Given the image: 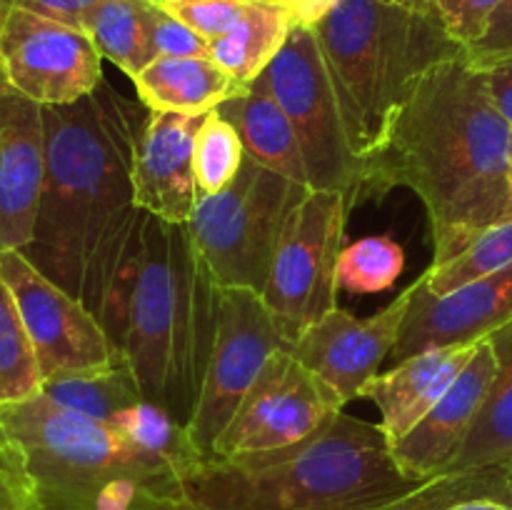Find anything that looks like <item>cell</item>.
<instances>
[{
    "label": "cell",
    "instance_id": "obj_1",
    "mask_svg": "<svg viewBox=\"0 0 512 510\" xmlns=\"http://www.w3.org/2000/svg\"><path fill=\"white\" fill-rule=\"evenodd\" d=\"M140 105L103 78L78 103L43 108L45 183L33 240L20 250L98 318L118 353L148 215L135 203L133 183L135 148L148 118Z\"/></svg>",
    "mask_w": 512,
    "mask_h": 510
},
{
    "label": "cell",
    "instance_id": "obj_2",
    "mask_svg": "<svg viewBox=\"0 0 512 510\" xmlns=\"http://www.w3.org/2000/svg\"><path fill=\"white\" fill-rule=\"evenodd\" d=\"M410 188L428 210L433 263L468 248L508 215L512 130L488 93L485 70L468 58L435 65L365 168L358 200Z\"/></svg>",
    "mask_w": 512,
    "mask_h": 510
},
{
    "label": "cell",
    "instance_id": "obj_3",
    "mask_svg": "<svg viewBox=\"0 0 512 510\" xmlns=\"http://www.w3.org/2000/svg\"><path fill=\"white\" fill-rule=\"evenodd\" d=\"M415 485L383 425L338 413L290 448L203 460L185 493L205 510H370Z\"/></svg>",
    "mask_w": 512,
    "mask_h": 510
},
{
    "label": "cell",
    "instance_id": "obj_4",
    "mask_svg": "<svg viewBox=\"0 0 512 510\" xmlns=\"http://www.w3.org/2000/svg\"><path fill=\"white\" fill-rule=\"evenodd\" d=\"M0 433L40 510H178L188 498L168 460L40 393L0 405Z\"/></svg>",
    "mask_w": 512,
    "mask_h": 510
},
{
    "label": "cell",
    "instance_id": "obj_5",
    "mask_svg": "<svg viewBox=\"0 0 512 510\" xmlns=\"http://www.w3.org/2000/svg\"><path fill=\"white\" fill-rule=\"evenodd\" d=\"M218 328V285L188 223L145 215L143 255L128 310L123 358L145 403L188 425Z\"/></svg>",
    "mask_w": 512,
    "mask_h": 510
},
{
    "label": "cell",
    "instance_id": "obj_6",
    "mask_svg": "<svg viewBox=\"0 0 512 510\" xmlns=\"http://www.w3.org/2000/svg\"><path fill=\"white\" fill-rule=\"evenodd\" d=\"M313 33L363 173L420 80L465 53L438 13L405 0H338Z\"/></svg>",
    "mask_w": 512,
    "mask_h": 510
},
{
    "label": "cell",
    "instance_id": "obj_7",
    "mask_svg": "<svg viewBox=\"0 0 512 510\" xmlns=\"http://www.w3.org/2000/svg\"><path fill=\"white\" fill-rule=\"evenodd\" d=\"M308 190L245 155L228 188L198 195L188 228L218 288L263 293L285 223Z\"/></svg>",
    "mask_w": 512,
    "mask_h": 510
},
{
    "label": "cell",
    "instance_id": "obj_8",
    "mask_svg": "<svg viewBox=\"0 0 512 510\" xmlns=\"http://www.w3.org/2000/svg\"><path fill=\"white\" fill-rule=\"evenodd\" d=\"M265 78L293 123L310 188L343 193L353 208L358 203L363 163L350 143L338 93L313 28L293 25L280 53L265 68Z\"/></svg>",
    "mask_w": 512,
    "mask_h": 510
},
{
    "label": "cell",
    "instance_id": "obj_9",
    "mask_svg": "<svg viewBox=\"0 0 512 510\" xmlns=\"http://www.w3.org/2000/svg\"><path fill=\"white\" fill-rule=\"evenodd\" d=\"M348 213L343 193L308 190L285 223L260 295L288 345L338 308V263Z\"/></svg>",
    "mask_w": 512,
    "mask_h": 510
},
{
    "label": "cell",
    "instance_id": "obj_10",
    "mask_svg": "<svg viewBox=\"0 0 512 510\" xmlns=\"http://www.w3.org/2000/svg\"><path fill=\"white\" fill-rule=\"evenodd\" d=\"M343 408L340 395L288 348L275 350L215 440L210 458H240L298 445L320 433Z\"/></svg>",
    "mask_w": 512,
    "mask_h": 510
},
{
    "label": "cell",
    "instance_id": "obj_11",
    "mask_svg": "<svg viewBox=\"0 0 512 510\" xmlns=\"http://www.w3.org/2000/svg\"><path fill=\"white\" fill-rule=\"evenodd\" d=\"M283 348L290 350V345L263 295L248 288H218V328L198 405L188 423L190 438L203 458L213 455L215 440L230 423L265 360Z\"/></svg>",
    "mask_w": 512,
    "mask_h": 510
},
{
    "label": "cell",
    "instance_id": "obj_12",
    "mask_svg": "<svg viewBox=\"0 0 512 510\" xmlns=\"http://www.w3.org/2000/svg\"><path fill=\"white\" fill-rule=\"evenodd\" d=\"M0 63L10 88L38 105H70L103 83V55L78 25L30 10L5 13Z\"/></svg>",
    "mask_w": 512,
    "mask_h": 510
},
{
    "label": "cell",
    "instance_id": "obj_13",
    "mask_svg": "<svg viewBox=\"0 0 512 510\" xmlns=\"http://www.w3.org/2000/svg\"><path fill=\"white\" fill-rule=\"evenodd\" d=\"M0 270L18 300L43 380L103 370L120 358L98 318L30 265L20 250L0 253Z\"/></svg>",
    "mask_w": 512,
    "mask_h": 510
},
{
    "label": "cell",
    "instance_id": "obj_14",
    "mask_svg": "<svg viewBox=\"0 0 512 510\" xmlns=\"http://www.w3.org/2000/svg\"><path fill=\"white\" fill-rule=\"evenodd\" d=\"M410 300L413 285L370 318H355L343 308L330 310L290 345V353L348 405L358 400L365 383L378 375L380 363L393 353Z\"/></svg>",
    "mask_w": 512,
    "mask_h": 510
},
{
    "label": "cell",
    "instance_id": "obj_15",
    "mask_svg": "<svg viewBox=\"0 0 512 510\" xmlns=\"http://www.w3.org/2000/svg\"><path fill=\"white\" fill-rule=\"evenodd\" d=\"M512 320V265L463 285L448 295L425 290L423 278L413 283L393 358L405 360L423 350L475 345Z\"/></svg>",
    "mask_w": 512,
    "mask_h": 510
},
{
    "label": "cell",
    "instance_id": "obj_16",
    "mask_svg": "<svg viewBox=\"0 0 512 510\" xmlns=\"http://www.w3.org/2000/svg\"><path fill=\"white\" fill-rule=\"evenodd\" d=\"M45 183L43 105L10 83L0 90V253L33 240Z\"/></svg>",
    "mask_w": 512,
    "mask_h": 510
},
{
    "label": "cell",
    "instance_id": "obj_17",
    "mask_svg": "<svg viewBox=\"0 0 512 510\" xmlns=\"http://www.w3.org/2000/svg\"><path fill=\"white\" fill-rule=\"evenodd\" d=\"M495 375L498 353L490 338H483L448 393L398 443H393L395 463L410 480L425 483L448 470L488 400Z\"/></svg>",
    "mask_w": 512,
    "mask_h": 510
},
{
    "label": "cell",
    "instance_id": "obj_18",
    "mask_svg": "<svg viewBox=\"0 0 512 510\" xmlns=\"http://www.w3.org/2000/svg\"><path fill=\"white\" fill-rule=\"evenodd\" d=\"M205 115L148 110L135 148V203L168 223H188L198 203L195 135Z\"/></svg>",
    "mask_w": 512,
    "mask_h": 510
},
{
    "label": "cell",
    "instance_id": "obj_19",
    "mask_svg": "<svg viewBox=\"0 0 512 510\" xmlns=\"http://www.w3.org/2000/svg\"><path fill=\"white\" fill-rule=\"evenodd\" d=\"M475 345L423 350L365 383L358 398L378 405L383 413L380 425L388 433L390 445L398 443L448 393L450 385L458 380V375L473 358Z\"/></svg>",
    "mask_w": 512,
    "mask_h": 510
},
{
    "label": "cell",
    "instance_id": "obj_20",
    "mask_svg": "<svg viewBox=\"0 0 512 510\" xmlns=\"http://www.w3.org/2000/svg\"><path fill=\"white\" fill-rule=\"evenodd\" d=\"M215 110L235 125L250 160L310 188L308 168H305L293 123L280 108L265 73Z\"/></svg>",
    "mask_w": 512,
    "mask_h": 510
},
{
    "label": "cell",
    "instance_id": "obj_21",
    "mask_svg": "<svg viewBox=\"0 0 512 510\" xmlns=\"http://www.w3.org/2000/svg\"><path fill=\"white\" fill-rule=\"evenodd\" d=\"M133 83L148 110L183 115L213 113L245 88L208 55L155 58Z\"/></svg>",
    "mask_w": 512,
    "mask_h": 510
},
{
    "label": "cell",
    "instance_id": "obj_22",
    "mask_svg": "<svg viewBox=\"0 0 512 510\" xmlns=\"http://www.w3.org/2000/svg\"><path fill=\"white\" fill-rule=\"evenodd\" d=\"M488 338L498 353V375L473 430L445 473L512 463V320Z\"/></svg>",
    "mask_w": 512,
    "mask_h": 510
},
{
    "label": "cell",
    "instance_id": "obj_23",
    "mask_svg": "<svg viewBox=\"0 0 512 510\" xmlns=\"http://www.w3.org/2000/svg\"><path fill=\"white\" fill-rule=\"evenodd\" d=\"M293 18L285 8L263 0H250L238 25L210 40L208 58L215 60L240 85H250L265 73L293 30Z\"/></svg>",
    "mask_w": 512,
    "mask_h": 510
},
{
    "label": "cell",
    "instance_id": "obj_24",
    "mask_svg": "<svg viewBox=\"0 0 512 510\" xmlns=\"http://www.w3.org/2000/svg\"><path fill=\"white\" fill-rule=\"evenodd\" d=\"M40 395H45L58 408L100 420V423H113L115 415L143 400L123 355L103 370L55 375V378L43 380Z\"/></svg>",
    "mask_w": 512,
    "mask_h": 510
},
{
    "label": "cell",
    "instance_id": "obj_25",
    "mask_svg": "<svg viewBox=\"0 0 512 510\" xmlns=\"http://www.w3.org/2000/svg\"><path fill=\"white\" fill-rule=\"evenodd\" d=\"M150 0H98L83 20L103 58L118 65L128 78H138L155 60L148 33Z\"/></svg>",
    "mask_w": 512,
    "mask_h": 510
},
{
    "label": "cell",
    "instance_id": "obj_26",
    "mask_svg": "<svg viewBox=\"0 0 512 510\" xmlns=\"http://www.w3.org/2000/svg\"><path fill=\"white\" fill-rule=\"evenodd\" d=\"M478 498L512 505V463L440 473L370 510H450L453 505Z\"/></svg>",
    "mask_w": 512,
    "mask_h": 510
},
{
    "label": "cell",
    "instance_id": "obj_27",
    "mask_svg": "<svg viewBox=\"0 0 512 510\" xmlns=\"http://www.w3.org/2000/svg\"><path fill=\"white\" fill-rule=\"evenodd\" d=\"M43 385L18 300L0 270V405L35 398Z\"/></svg>",
    "mask_w": 512,
    "mask_h": 510
},
{
    "label": "cell",
    "instance_id": "obj_28",
    "mask_svg": "<svg viewBox=\"0 0 512 510\" xmlns=\"http://www.w3.org/2000/svg\"><path fill=\"white\" fill-rule=\"evenodd\" d=\"M110 425H115L125 438H130L143 450L168 460L183 478H188L205 460L203 453L195 448L193 438H190L188 425L178 423L163 408H158L153 403H145V400H140L138 405L115 415V420Z\"/></svg>",
    "mask_w": 512,
    "mask_h": 510
},
{
    "label": "cell",
    "instance_id": "obj_29",
    "mask_svg": "<svg viewBox=\"0 0 512 510\" xmlns=\"http://www.w3.org/2000/svg\"><path fill=\"white\" fill-rule=\"evenodd\" d=\"M508 265H512V218L490 225L468 248L445 263H433L420 278L428 293L448 295Z\"/></svg>",
    "mask_w": 512,
    "mask_h": 510
},
{
    "label": "cell",
    "instance_id": "obj_30",
    "mask_svg": "<svg viewBox=\"0 0 512 510\" xmlns=\"http://www.w3.org/2000/svg\"><path fill=\"white\" fill-rule=\"evenodd\" d=\"M245 160L243 140L218 110L208 113L195 135V183L198 195H215L228 188Z\"/></svg>",
    "mask_w": 512,
    "mask_h": 510
},
{
    "label": "cell",
    "instance_id": "obj_31",
    "mask_svg": "<svg viewBox=\"0 0 512 510\" xmlns=\"http://www.w3.org/2000/svg\"><path fill=\"white\" fill-rule=\"evenodd\" d=\"M405 265V253L393 238L373 235L348 245L340 253L338 283L348 293L373 295L390 290L400 278Z\"/></svg>",
    "mask_w": 512,
    "mask_h": 510
},
{
    "label": "cell",
    "instance_id": "obj_32",
    "mask_svg": "<svg viewBox=\"0 0 512 510\" xmlns=\"http://www.w3.org/2000/svg\"><path fill=\"white\" fill-rule=\"evenodd\" d=\"M248 5L250 0H168L163 8L210 43L238 25Z\"/></svg>",
    "mask_w": 512,
    "mask_h": 510
},
{
    "label": "cell",
    "instance_id": "obj_33",
    "mask_svg": "<svg viewBox=\"0 0 512 510\" xmlns=\"http://www.w3.org/2000/svg\"><path fill=\"white\" fill-rule=\"evenodd\" d=\"M148 33L155 58L165 55H208L210 43L170 15L160 3H148Z\"/></svg>",
    "mask_w": 512,
    "mask_h": 510
},
{
    "label": "cell",
    "instance_id": "obj_34",
    "mask_svg": "<svg viewBox=\"0 0 512 510\" xmlns=\"http://www.w3.org/2000/svg\"><path fill=\"white\" fill-rule=\"evenodd\" d=\"M405 3H420L438 13L453 38L468 48L473 40L480 38L500 0H405Z\"/></svg>",
    "mask_w": 512,
    "mask_h": 510
},
{
    "label": "cell",
    "instance_id": "obj_35",
    "mask_svg": "<svg viewBox=\"0 0 512 510\" xmlns=\"http://www.w3.org/2000/svg\"><path fill=\"white\" fill-rule=\"evenodd\" d=\"M465 58L480 70L512 58V0H500L480 38L465 48Z\"/></svg>",
    "mask_w": 512,
    "mask_h": 510
},
{
    "label": "cell",
    "instance_id": "obj_36",
    "mask_svg": "<svg viewBox=\"0 0 512 510\" xmlns=\"http://www.w3.org/2000/svg\"><path fill=\"white\" fill-rule=\"evenodd\" d=\"M0 510H40L35 490L13 450L0 448Z\"/></svg>",
    "mask_w": 512,
    "mask_h": 510
},
{
    "label": "cell",
    "instance_id": "obj_37",
    "mask_svg": "<svg viewBox=\"0 0 512 510\" xmlns=\"http://www.w3.org/2000/svg\"><path fill=\"white\" fill-rule=\"evenodd\" d=\"M95 3L98 0H3V8L5 13L13 8L30 10L35 15H43V18H53L60 20V23L83 28L85 15L93 10Z\"/></svg>",
    "mask_w": 512,
    "mask_h": 510
},
{
    "label": "cell",
    "instance_id": "obj_38",
    "mask_svg": "<svg viewBox=\"0 0 512 510\" xmlns=\"http://www.w3.org/2000/svg\"><path fill=\"white\" fill-rule=\"evenodd\" d=\"M485 80H488V93L495 108L512 130V58L485 68Z\"/></svg>",
    "mask_w": 512,
    "mask_h": 510
},
{
    "label": "cell",
    "instance_id": "obj_39",
    "mask_svg": "<svg viewBox=\"0 0 512 510\" xmlns=\"http://www.w3.org/2000/svg\"><path fill=\"white\" fill-rule=\"evenodd\" d=\"M263 3L280 5V8L288 10L295 25H308V28H313L315 23H320L333 10V5L338 0H263Z\"/></svg>",
    "mask_w": 512,
    "mask_h": 510
},
{
    "label": "cell",
    "instance_id": "obj_40",
    "mask_svg": "<svg viewBox=\"0 0 512 510\" xmlns=\"http://www.w3.org/2000/svg\"><path fill=\"white\" fill-rule=\"evenodd\" d=\"M450 510H512V505L500 503V500L478 498V500H465V503L453 505Z\"/></svg>",
    "mask_w": 512,
    "mask_h": 510
},
{
    "label": "cell",
    "instance_id": "obj_41",
    "mask_svg": "<svg viewBox=\"0 0 512 510\" xmlns=\"http://www.w3.org/2000/svg\"><path fill=\"white\" fill-rule=\"evenodd\" d=\"M178 510H205V508H203V505H198V503H195V500L185 498V503H183V505H180V508H178Z\"/></svg>",
    "mask_w": 512,
    "mask_h": 510
},
{
    "label": "cell",
    "instance_id": "obj_42",
    "mask_svg": "<svg viewBox=\"0 0 512 510\" xmlns=\"http://www.w3.org/2000/svg\"><path fill=\"white\" fill-rule=\"evenodd\" d=\"M5 85H8V75H5V70H3V63H0V90H3Z\"/></svg>",
    "mask_w": 512,
    "mask_h": 510
},
{
    "label": "cell",
    "instance_id": "obj_43",
    "mask_svg": "<svg viewBox=\"0 0 512 510\" xmlns=\"http://www.w3.org/2000/svg\"><path fill=\"white\" fill-rule=\"evenodd\" d=\"M3 20H5V8H3V0H0V33H3Z\"/></svg>",
    "mask_w": 512,
    "mask_h": 510
},
{
    "label": "cell",
    "instance_id": "obj_44",
    "mask_svg": "<svg viewBox=\"0 0 512 510\" xmlns=\"http://www.w3.org/2000/svg\"><path fill=\"white\" fill-rule=\"evenodd\" d=\"M505 218H512V185H510V203H508V215Z\"/></svg>",
    "mask_w": 512,
    "mask_h": 510
},
{
    "label": "cell",
    "instance_id": "obj_45",
    "mask_svg": "<svg viewBox=\"0 0 512 510\" xmlns=\"http://www.w3.org/2000/svg\"><path fill=\"white\" fill-rule=\"evenodd\" d=\"M0 448H8V443H5V438H3V433H0Z\"/></svg>",
    "mask_w": 512,
    "mask_h": 510
},
{
    "label": "cell",
    "instance_id": "obj_46",
    "mask_svg": "<svg viewBox=\"0 0 512 510\" xmlns=\"http://www.w3.org/2000/svg\"><path fill=\"white\" fill-rule=\"evenodd\" d=\"M150 3H160V5H163V3H168V0H150Z\"/></svg>",
    "mask_w": 512,
    "mask_h": 510
}]
</instances>
